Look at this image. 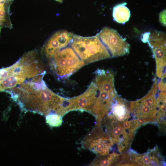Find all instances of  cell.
<instances>
[{"label": "cell", "mask_w": 166, "mask_h": 166, "mask_svg": "<svg viewBox=\"0 0 166 166\" xmlns=\"http://www.w3.org/2000/svg\"><path fill=\"white\" fill-rule=\"evenodd\" d=\"M45 73L37 52H28L12 65L0 69V92L12 97L26 85L43 78Z\"/></svg>", "instance_id": "obj_1"}, {"label": "cell", "mask_w": 166, "mask_h": 166, "mask_svg": "<svg viewBox=\"0 0 166 166\" xmlns=\"http://www.w3.org/2000/svg\"><path fill=\"white\" fill-rule=\"evenodd\" d=\"M96 74L93 81L97 87V94L93 106L89 113L95 117L96 121H102L109 112L117 93L112 72L102 70Z\"/></svg>", "instance_id": "obj_2"}, {"label": "cell", "mask_w": 166, "mask_h": 166, "mask_svg": "<svg viewBox=\"0 0 166 166\" xmlns=\"http://www.w3.org/2000/svg\"><path fill=\"white\" fill-rule=\"evenodd\" d=\"M65 47L43 58L53 73L61 78L69 77L85 65L72 48Z\"/></svg>", "instance_id": "obj_3"}, {"label": "cell", "mask_w": 166, "mask_h": 166, "mask_svg": "<svg viewBox=\"0 0 166 166\" xmlns=\"http://www.w3.org/2000/svg\"><path fill=\"white\" fill-rule=\"evenodd\" d=\"M70 42L73 49L85 65L111 57L97 34L90 37L73 34Z\"/></svg>", "instance_id": "obj_4"}, {"label": "cell", "mask_w": 166, "mask_h": 166, "mask_svg": "<svg viewBox=\"0 0 166 166\" xmlns=\"http://www.w3.org/2000/svg\"><path fill=\"white\" fill-rule=\"evenodd\" d=\"M81 144L82 148L99 156L109 153L114 144L103 130L102 121H96L94 128L82 140Z\"/></svg>", "instance_id": "obj_5"}, {"label": "cell", "mask_w": 166, "mask_h": 166, "mask_svg": "<svg viewBox=\"0 0 166 166\" xmlns=\"http://www.w3.org/2000/svg\"><path fill=\"white\" fill-rule=\"evenodd\" d=\"M102 124L105 128L106 133L116 145L119 153L121 154L128 149L132 140L121 122L109 113L103 118Z\"/></svg>", "instance_id": "obj_6"}, {"label": "cell", "mask_w": 166, "mask_h": 166, "mask_svg": "<svg viewBox=\"0 0 166 166\" xmlns=\"http://www.w3.org/2000/svg\"><path fill=\"white\" fill-rule=\"evenodd\" d=\"M97 34L111 57L124 56L129 53L130 45L116 30L105 27Z\"/></svg>", "instance_id": "obj_7"}, {"label": "cell", "mask_w": 166, "mask_h": 166, "mask_svg": "<svg viewBox=\"0 0 166 166\" xmlns=\"http://www.w3.org/2000/svg\"><path fill=\"white\" fill-rule=\"evenodd\" d=\"M147 42L151 48L156 63V76L160 79L166 73V35L163 32L155 30L150 33Z\"/></svg>", "instance_id": "obj_8"}, {"label": "cell", "mask_w": 166, "mask_h": 166, "mask_svg": "<svg viewBox=\"0 0 166 166\" xmlns=\"http://www.w3.org/2000/svg\"><path fill=\"white\" fill-rule=\"evenodd\" d=\"M164 163L157 147L142 154L132 152H124L122 154V166H161L164 165Z\"/></svg>", "instance_id": "obj_9"}, {"label": "cell", "mask_w": 166, "mask_h": 166, "mask_svg": "<svg viewBox=\"0 0 166 166\" xmlns=\"http://www.w3.org/2000/svg\"><path fill=\"white\" fill-rule=\"evenodd\" d=\"M97 94V87L93 81L82 94L69 98L70 111L79 110L89 112L93 107Z\"/></svg>", "instance_id": "obj_10"}, {"label": "cell", "mask_w": 166, "mask_h": 166, "mask_svg": "<svg viewBox=\"0 0 166 166\" xmlns=\"http://www.w3.org/2000/svg\"><path fill=\"white\" fill-rule=\"evenodd\" d=\"M73 34L66 30L57 31L48 40L42 49V57L49 56L55 51L65 47L71 42Z\"/></svg>", "instance_id": "obj_11"}, {"label": "cell", "mask_w": 166, "mask_h": 166, "mask_svg": "<svg viewBox=\"0 0 166 166\" xmlns=\"http://www.w3.org/2000/svg\"><path fill=\"white\" fill-rule=\"evenodd\" d=\"M130 102L120 97L117 94L115 97L109 113L118 121L122 122L130 117Z\"/></svg>", "instance_id": "obj_12"}, {"label": "cell", "mask_w": 166, "mask_h": 166, "mask_svg": "<svg viewBox=\"0 0 166 166\" xmlns=\"http://www.w3.org/2000/svg\"><path fill=\"white\" fill-rule=\"evenodd\" d=\"M129 109L130 113L138 118L156 119L158 110L144 105L139 100L130 102Z\"/></svg>", "instance_id": "obj_13"}, {"label": "cell", "mask_w": 166, "mask_h": 166, "mask_svg": "<svg viewBox=\"0 0 166 166\" xmlns=\"http://www.w3.org/2000/svg\"><path fill=\"white\" fill-rule=\"evenodd\" d=\"M121 154L113 152L111 153L97 156L89 164V166H117L121 159Z\"/></svg>", "instance_id": "obj_14"}, {"label": "cell", "mask_w": 166, "mask_h": 166, "mask_svg": "<svg viewBox=\"0 0 166 166\" xmlns=\"http://www.w3.org/2000/svg\"><path fill=\"white\" fill-rule=\"evenodd\" d=\"M14 0H0V26L13 28L10 19V7Z\"/></svg>", "instance_id": "obj_15"}, {"label": "cell", "mask_w": 166, "mask_h": 166, "mask_svg": "<svg viewBox=\"0 0 166 166\" xmlns=\"http://www.w3.org/2000/svg\"><path fill=\"white\" fill-rule=\"evenodd\" d=\"M126 5L125 2L118 4L113 7V16L114 21L124 24L129 20L130 12Z\"/></svg>", "instance_id": "obj_16"}, {"label": "cell", "mask_w": 166, "mask_h": 166, "mask_svg": "<svg viewBox=\"0 0 166 166\" xmlns=\"http://www.w3.org/2000/svg\"><path fill=\"white\" fill-rule=\"evenodd\" d=\"M158 112L156 118V121L161 128L166 125V91H160L156 98Z\"/></svg>", "instance_id": "obj_17"}, {"label": "cell", "mask_w": 166, "mask_h": 166, "mask_svg": "<svg viewBox=\"0 0 166 166\" xmlns=\"http://www.w3.org/2000/svg\"><path fill=\"white\" fill-rule=\"evenodd\" d=\"M62 117L54 113H51L47 115L46 120L47 123L51 127H58L62 122Z\"/></svg>", "instance_id": "obj_18"}, {"label": "cell", "mask_w": 166, "mask_h": 166, "mask_svg": "<svg viewBox=\"0 0 166 166\" xmlns=\"http://www.w3.org/2000/svg\"><path fill=\"white\" fill-rule=\"evenodd\" d=\"M157 84L158 89L160 91H166V73L161 77Z\"/></svg>", "instance_id": "obj_19"}, {"label": "cell", "mask_w": 166, "mask_h": 166, "mask_svg": "<svg viewBox=\"0 0 166 166\" xmlns=\"http://www.w3.org/2000/svg\"><path fill=\"white\" fill-rule=\"evenodd\" d=\"M165 11H163L161 12L160 13V20L161 22L163 23V24L164 25L165 23Z\"/></svg>", "instance_id": "obj_20"}, {"label": "cell", "mask_w": 166, "mask_h": 166, "mask_svg": "<svg viewBox=\"0 0 166 166\" xmlns=\"http://www.w3.org/2000/svg\"><path fill=\"white\" fill-rule=\"evenodd\" d=\"M150 34V32H148L145 33L143 34L142 37V39H141V40L144 43H146L147 42V41Z\"/></svg>", "instance_id": "obj_21"}, {"label": "cell", "mask_w": 166, "mask_h": 166, "mask_svg": "<svg viewBox=\"0 0 166 166\" xmlns=\"http://www.w3.org/2000/svg\"><path fill=\"white\" fill-rule=\"evenodd\" d=\"M59 2L62 3L63 1V0H55Z\"/></svg>", "instance_id": "obj_22"}, {"label": "cell", "mask_w": 166, "mask_h": 166, "mask_svg": "<svg viewBox=\"0 0 166 166\" xmlns=\"http://www.w3.org/2000/svg\"><path fill=\"white\" fill-rule=\"evenodd\" d=\"M2 28V27L1 26H0V34L1 32V30Z\"/></svg>", "instance_id": "obj_23"}]
</instances>
